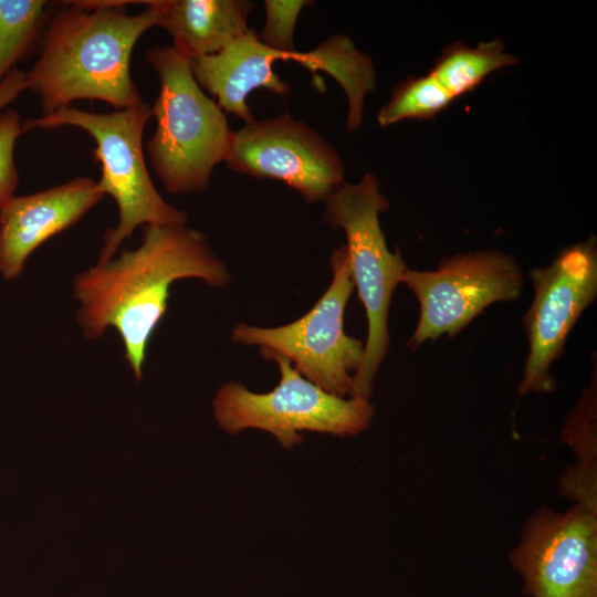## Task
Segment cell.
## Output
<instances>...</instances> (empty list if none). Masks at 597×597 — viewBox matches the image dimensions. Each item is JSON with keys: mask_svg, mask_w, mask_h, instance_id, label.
Returning a JSON list of instances; mask_svg holds the SVG:
<instances>
[{"mask_svg": "<svg viewBox=\"0 0 597 597\" xmlns=\"http://www.w3.org/2000/svg\"><path fill=\"white\" fill-rule=\"evenodd\" d=\"M146 1L76 0L61 2L41 39L39 57L25 72V90L38 95L42 115L76 100H97L115 109L142 97L130 74L139 38L159 27L165 0L128 14L126 6Z\"/></svg>", "mask_w": 597, "mask_h": 597, "instance_id": "obj_2", "label": "cell"}, {"mask_svg": "<svg viewBox=\"0 0 597 597\" xmlns=\"http://www.w3.org/2000/svg\"><path fill=\"white\" fill-rule=\"evenodd\" d=\"M517 62V57L505 52L500 39L474 48L455 42L442 51L430 74L457 98L474 90L490 73Z\"/></svg>", "mask_w": 597, "mask_h": 597, "instance_id": "obj_17", "label": "cell"}, {"mask_svg": "<svg viewBox=\"0 0 597 597\" xmlns=\"http://www.w3.org/2000/svg\"><path fill=\"white\" fill-rule=\"evenodd\" d=\"M25 90V71L13 69L0 84V111Z\"/></svg>", "mask_w": 597, "mask_h": 597, "instance_id": "obj_22", "label": "cell"}, {"mask_svg": "<svg viewBox=\"0 0 597 597\" xmlns=\"http://www.w3.org/2000/svg\"><path fill=\"white\" fill-rule=\"evenodd\" d=\"M291 53L265 46L258 32L249 29L218 53L192 60L191 71L199 86L216 98L222 111L247 124L254 121L247 103L254 90L262 87L276 95L290 94L289 84L273 71V64L290 61Z\"/></svg>", "mask_w": 597, "mask_h": 597, "instance_id": "obj_13", "label": "cell"}, {"mask_svg": "<svg viewBox=\"0 0 597 597\" xmlns=\"http://www.w3.org/2000/svg\"><path fill=\"white\" fill-rule=\"evenodd\" d=\"M146 59L160 87L156 119L146 143L150 165L169 193L205 191L213 168L226 160L233 130L217 102L199 86L191 60L171 46H154Z\"/></svg>", "mask_w": 597, "mask_h": 597, "instance_id": "obj_3", "label": "cell"}, {"mask_svg": "<svg viewBox=\"0 0 597 597\" xmlns=\"http://www.w3.org/2000/svg\"><path fill=\"white\" fill-rule=\"evenodd\" d=\"M182 279L222 287L231 276L202 232L186 224L144 226L136 249L96 262L74 276L73 296L80 304L76 320L90 339L114 328L124 358L139 380L148 343L167 311L169 289Z\"/></svg>", "mask_w": 597, "mask_h": 597, "instance_id": "obj_1", "label": "cell"}, {"mask_svg": "<svg viewBox=\"0 0 597 597\" xmlns=\"http://www.w3.org/2000/svg\"><path fill=\"white\" fill-rule=\"evenodd\" d=\"M333 279L320 300L302 317L277 327L237 324L232 341L259 346L286 357L308 380L335 396H354V374L365 344L345 333L344 315L355 289L345 247L331 256Z\"/></svg>", "mask_w": 597, "mask_h": 597, "instance_id": "obj_7", "label": "cell"}, {"mask_svg": "<svg viewBox=\"0 0 597 597\" xmlns=\"http://www.w3.org/2000/svg\"><path fill=\"white\" fill-rule=\"evenodd\" d=\"M401 283L420 305L418 324L407 343L416 348L442 335H457L493 303L517 300L524 275L512 254L483 250L446 256L433 271L407 268Z\"/></svg>", "mask_w": 597, "mask_h": 597, "instance_id": "obj_8", "label": "cell"}, {"mask_svg": "<svg viewBox=\"0 0 597 597\" xmlns=\"http://www.w3.org/2000/svg\"><path fill=\"white\" fill-rule=\"evenodd\" d=\"M375 175L356 184H343L325 200L323 219L346 234L344 245L352 280L367 316L368 332L363 362L353 375L354 396L369 399L374 380L389 349L388 315L396 286L408 268L400 250L389 251L379 223L388 210Z\"/></svg>", "mask_w": 597, "mask_h": 597, "instance_id": "obj_5", "label": "cell"}, {"mask_svg": "<svg viewBox=\"0 0 597 597\" xmlns=\"http://www.w3.org/2000/svg\"><path fill=\"white\" fill-rule=\"evenodd\" d=\"M597 369L568 412L562 429V439L574 454L575 462L559 479V492L597 513Z\"/></svg>", "mask_w": 597, "mask_h": 597, "instance_id": "obj_15", "label": "cell"}, {"mask_svg": "<svg viewBox=\"0 0 597 597\" xmlns=\"http://www.w3.org/2000/svg\"><path fill=\"white\" fill-rule=\"evenodd\" d=\"M312 3L314 2L306 0H265V24L258 33L259 40L272 50L294 52L296 21L303 8Z\"/></svg>", "mask_w": 597, "mask_h": 597, "instance_id": "obj_20", "label": "cell"}, {"mask_svg": "<svg viewBox=\"0 0 597 597\" xmlns=\"http://www.w3.org/2000/svg\"><path fill=\"white\" fill-rule=\"evenodd\" d=\"M280 369V381L269 392L250 391L241 383L224 384L213 399V416L226 432L260 429L284 449L302 442V431L355 436L368 429L375 408L367 398H342L306 379L284 356L260 349Z\"/></svg>", "mask_w": 597, "mask_h": 597, "instance_id": "obj_6", "label": "cell"}, {"mask_svg": "<svg viewBox=\"0 0 597 597\" xmlns=\"http://www.w3.org/2000/svg\"><path fill=\"white\" fill-rule=\"evenodd\" d=\"M292 61L313 75L323 71L336 80L348 100L346 127L348 132L357 130L363 123L365 97L376 84L371 59L359 51L349 38L335 34L311 51L294 52Z\"/></svg>", "mask_w": 597, "mask_h": 597, "instance_id": "obj_16", "label": "cell"}, {"mask_svg": "<svg viewBox=\"0 0 597 597\" xmlns=\"http://www.w3.org/2000/svg\"><path fill=\"white\" fill-rule=\"evenodd\" d=\"M248 0H165L159 27L191 61L218 53L250 28Z\"/></svg>", "mask_w": 597, "mask_h": 597, "instance_id": "obj_14", "label": "cell"}, {"mask_svg": "<svg viewBox=\"0 0 597 597\" xmlns=\"http://www.w3.org/2000/svg\"><path fill=\"white\" fill-rule=\"evenodd\" d=\"M224 163L235 172L284 182L306 202L324 201L345 184L336 149L289 113L233 130Z\"/></svg>", "mask_w": 597, "mask_h": 597, "instance_id": "obj_10", "label": "cell"}, {"mask_svg": "<svg viewBox=\"0 0 597 597\" xmlns=\"http://www.w3.org/2000/svg\"><path fill=\"white\" fill-rule=\"evenodd\" d=\"M586 241L562 250L551 264L530 270L534 297L523 316L526 357L517 396L551 394L556 388L551 368L564 353L572 328L597 296V245Z\"/></svg>", "mask_w": 597, "mask_h": 597, "instance_id": "obj_9", "label": "cell"}, {"mask_svg": "<svg viewBox=\"0 0 597 597\" xmlns=\"http://www.w3.org/2000/svg\"><path fill=\"white\" fill-rule=\"evenodd\" d=\"M151 116V107L142 101L111 113L87 112L69 105L22 123L23 132L77 127L95 142L93 158L102 170L98 185L118 209L117 224L104 233L97 262L112 259L137 227L184 226L188 220L185 211L164 200L147 170L143 134Z\"/></svg>", "mask_w": 597, "mask_h": 597, "instance_id": "obj_4", "label": "cell"}, {"mask_svg": "<svg viewBox=\"0 0 597 597\" xmlns=\"http://www.w3.org/2000/svg\"><path fill=\"white\" fill-rule=\"evenodd\" d=\"M22 133V122L17 111L0 113V208L14 197L19 182L14 145Z\"/></svg>", "mask_w": 597, "mask_h": 597, "instance_id": "obj_21", "label": "cell"}, {"mask_svg": "<svg viewBox=\"0 0 597 597\" xmlns=\"http://www.w3.org/2000/svg\"><path fill=\"white\" fill-rule=\"evenodd\" d=\"M453 100L430 73L410 76L395 86L390 100L380 108L377 121L381 127L404 119L428 121Z\"/></svg>", "mask_w": 597, "mask_h": 597, "instance_id": "obj_19", "label": "cell"}, {"mask_svg": "<svg viewBox=\"0 0 597 597\" xmlns=\"http://www.w3.org/2000/svg\"><path fill=\"white\" fill-rule=\"evenodd\" d=\"M52 8L45 0H0V84L42 39Z\"/></svg>", "mask_w": 597, "mask_h": 597, "instance_id": "obj_18", "label": "cell"}, {"mask_svg": "<svg viewBox=\"0 0 597 597\" xmlns=\"http://www.w3.org/2000/svg\"><path fill=\"white\" fill-rule=\"evenodd\" d=\"M104 196L97 180L77 177L12 197L0 208L1 276L7 281L19 277L34 250L77 223Z\"/></svg>", "mask_w": 597, "mask_h": 597, "instance_id": "obj_12", "label": "cell"}, {"mask_svg": "<svg viewBox=\"0 0 597 597\" xmlns=\"http://www.w3.org/2000/svg\"><path fill=\"white\" fill-rule=\"evenodd\" d=\"M510 559L530 597H597V513L536 511Z\"/></svg>", "mask_w": 597, "mask_h": 597, "instance_id": "obj_11", "label": "cell"}]
</instances>
